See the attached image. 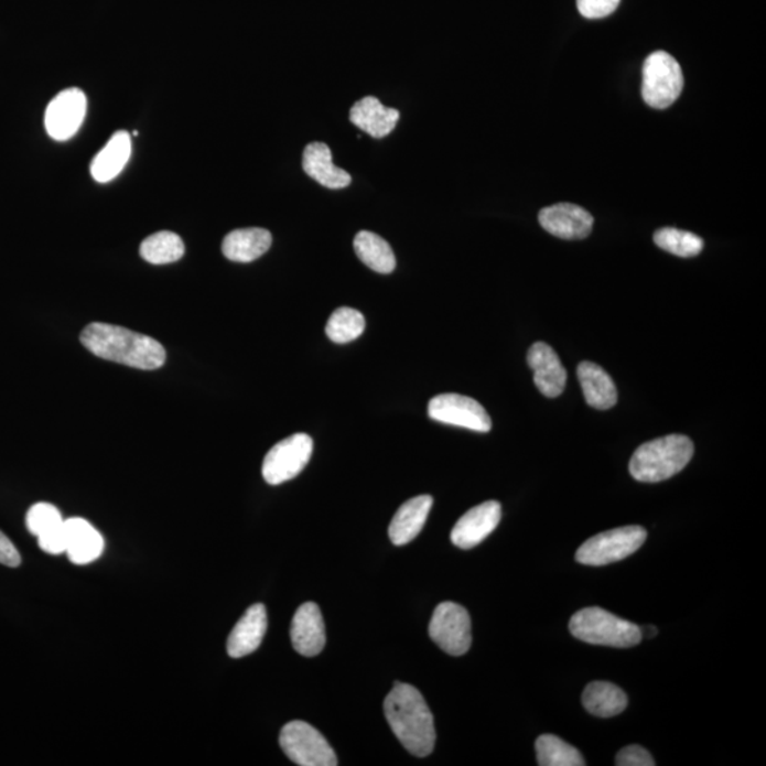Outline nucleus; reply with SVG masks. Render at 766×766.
I'll list each match as a JSON object with an SVG mask.
<instances>
[{"mask_svg":"<svg viewBox=\"0 0 766 766\" xmlns=\"http://www.w3.org/2000/svg\"><path fill=\"white\" fill-rule=\"evenodd\" d=\"M84 348L98 358L127 367L160 369L166 360L164 345L147 335L133 333L118 325L93 323L82 331Z\"/></svg>","mask_w":766,"mask_h":766,"instance_id":"1","label":"nucleus"},{"mask_svg":"<svg viewBox=\"0 0 766 766\" xmlns=\"http://www.w3.org/2000/svg\"><path fill=\"white\" fill-rule=\"evenodd\" d=\"M384 709L390 729L410 754L423 758L433 753L436 743L433 715L418 689L397 681L385 699Z\"/></svg>","mask_w":766,"mask_h":766,"instance_id":"2","label":"nucleus"},{"mask_svg":"<svg viewBox=\"0 0 766 766\" xmlns=\"http://www.w3.org/2000/svg\"><path fill=\"white\" fill-rule=\"evenodd\" d=\"M694 444L683 434L651 440L641 444L632 456V477L641 483H659L676 476L690 463Z\"/></svg>","mask_w":766,"mask_h":766,"instance_id":"3","label":"nucleus"},{"mask_svg":"<svg viewBox=\"0 0 766 766\" xmlns=\"http://www.w3.org/2000/svg\"><path fill=\"white\" fill-rule=\"evenodd\" d=\"M570 630L585 644L621 649L639 645L644 639L639 626L621 619L602 607H586L576 612L570 622Z\"/></svg>","mask_w":766,"mask_h":766,"instance_id":"4","label":"nucleus"},{"mask_svg":"<svg viewBox=\"0 0 766 766\" xmlns=\"http://www.w3.org/2000/svg\"><path fill=\"white\" fill-rule=\"evenodd\" d=\"M684 87L683 71L671 54L651 53L644 64L641 96L647 106L665 110L680 97Z\"/></svg>","mask_w":766,"mask_h":766,"instance_id":"5","label":"nucleus"},{"mask_svg":"<svg viewBox=\"0 0 766 766\" xmlns=\"http://www.w3.org/2000/svg\"><path fill=\"white\" fill-rule=\"evenodd\" d=\"M647 532L644 527L629 526L597 533L576 551V561L582 565L605 567L625 560L644 546Z\"/></svg>","mask_w":766,"mask_h":766,"instance_id":"6","label":"nucleus"},{"mask_svg":"<svg viewBox=\"0 0 766 766\" xmlns=\"http://www.w3.org/2000/svg\"><path fill=\"white\" fill-rule=\"evenodd\" d=\"M280 745L294 764L301 766H335L337 755L314 726L304 721H291L280 733Z\"/></svg>","mask_w":766,"mask_h":766,"instance_id":"7","label":"nucleus"},{"mask_svg":"<svg viewBox=\"0 0 766 766\" xmlns=\"http://www.w3.org/2000/svg\"><path fill=\"white\" fill-rule=\"evenodd\" d=\"M429 636L447 655H466L472 646L471 615L457 603H440L430 621Z\"/></svg>","mask_w":766,"mask_h":766,"instance_id":"8","label":"nucleus"},{"mask_svg":"<svg viewBox=\"0 0 766 766\" xmlns=\"http://www.w3.org/2000/svg\"><path fill=\"white\" fill-rule=\"evenodd\" d=\"M313 449V439L305 433H296L281 440L266 454L261 468L266 483L279 486L293 481L309 464Z\"/></svg>","mask_w":766,"mask_h":766,"instance_id":"9","label":"nucleus"},{"mask_svg":"<svg viewBox=\"0 0 766 766\" xmlns=\"http://www.w3.org/2000/svg\"><path fill=\"white\" fill-rule=\"evenodd\" d=\"M429 418L439 423L487 433L492 419L477 400L458 393H442L429 402Z\"/></svg>","mask_w":766,"mask_h":766,"instance_id":"10","label":"nucleus"},{"mask_svg":"<svg viewBox=\"0 0 766 766\" xmlns=\"http://www.w3.org/2000/svg\"><path fill=\"white\" fill-rule=\"evenodd\" d=\"M87 114V97L80 88H67L48 104L44 126L56 141H68L76 136Z\"/></svg>","mask_w":766,"mask_h":766,"instance_id":"11","label":"nucleus"},{"mask_svg":"<svg viewBox=\"0 0 766 766\" xmlns=\"http://www.w3.org/2000/svg\"><path fill=\"white\" fill-rule=\"evenodd\" d=\"M501 520V506L497 501H486L468 510L454 526L452 542L462 550H471L486 540Z\"/></svg>","mask_w":766,"mask_h":766,"instance_id":"12","label":"nucleus"},{"mask_svg":"<svg viewBox=\"0 0 766 766\" xmlns=\"http://www.w3.org/2000/svg\"><path fill=\"white\" fill-rule=\"evenodd\" d=\"M540 225L552 236L565 240H581L591 235L593 217L583 207L558 204L546 207L538 215Z\"/></svg>","mask_w":766,"mask_h":766,"instance_id":"13","label":"nucleus"},{"mask_svg":"<svg viewBox=\"0 0 766 766\" xmlns=\"http://www.w3.org/2000/svg\"><path fill=\"white\" fill-rule=\"evenodd\" d=\"M290 635L296 654L314 657L323 651L327 636L319 605L306 602L299 607L291 622Z\"/></svg>","mask_w":766,"mask_h":766,"instance_id":"14","label":"nucleus"},{"mask_svg":"<svg viewBox=\"0 0 766 766\" xmlns=\"http://www.w3.org/2000/svg\"><path fill=\"white\" fill-rule=\"evenodd\" d=\"M527 360L533 370V384L543 397H560L565 389L567 370L555 350L546 343H536L528 350Z\"/></svg>","mask_w":766,"mask_h":766,"instance_id":"15","label":"nucleus"},{"mask_svg":"<svg viewBox=\"0 0 766 766\" xmlns=\"http://www.w3.org/2000/svg\"><path fill=\"white\" fill-rule=\"evenodd\" d=\"M267 632V612L265 605L257 603L246 611L237 622L227 639V654L234 659L249 656L259 649Z\"/></svg>","mask_w":766,"mask_h":766,"instance_id":"16","label":"nucleus"},{"mask_svg":"<svg viewBox=\"0 0 766 766\" xmlns=\"http://www.w3.org/2000/svg\"><path fill=\"white\" fill-rule=\"evenodd\" d=\"M64 532L67 538L68 560L76 565H87L101 557L104 540L100 532L84 518L64 520Z\"/></svg>","mask_w":766,"mask_h":766,"instance_id":"17","label":"nucleus"},{"mask_svg":"<svg viewBox=\"0 0 766 766\" xmlns=\"http://www.w3.org/2000/svg\"><path fill=\"white\" fill-rule=\"evenodd\" d=\"M305 174L328 190H343L353 182L347 171L341 170L333 162V152L327 143L311 142L303 153Z\"/></svg>","mask_w":766,"mask_h":766,"instance_id":"18","label":"nucleus"},{"mask_svg":"<svg viewBox=\"0 0 766 766\" xmlns=\"http://www.w3.org/2000/svg\"><path fill=\"white\" fill-rule=\"evenodd\" d=\"M400 114L395 108L385 107L377 97H365L350 108L349 120L360 131L374 138H384L395 130Z\"/></svg>","mask_w":766,"mask_h":766,"instance_id":"19","label":"nucleus"},{"mask_svg":"<svg viewBox=\"0 0 766 766\" xmlns=\"http://www.w3.org/2000/svg\"><path fill=\"white\" fill-rule=\"evenodd\" d=\"M433 498L418 496L410 498L399 508L389 526V538L395 546H407L413 541L427 524Z\"/></svg>","mask_w":766,"mask_h":766,"instance_id":"20","label":"nucleus"},{"mask_svg":"<svg viewBox=\"0 0 766 766\" xmlns=\"http://www.w3.org/2000/svg\"><path fill=\"white\" fill-rule=\"evenodd\" d=\"M132 152L131 136L127 131H117L103 148L100 152L94 157L90 171L94 180L100 184H107L116 180L121 174L123 168L130 161Z\"/></svg>","mask_w":766,"mask_h":766,"instance_id":"21","label":"nucleus"},{"mask_svg":"<svg viewBox=\"0 0 766 766\" xmlns=\"http://www.w3.org/2000/svg\"><path fill=\"white\" fill-rule=\"evenodd\" d=\"M578 378H580L583 397L590 407L607 410L617 403V389L615 382L605 369L600 365L583 360L578 365Z\"/></svg>","mask_w":766,"mask_h":766,"instance_id":"22","label":"nucleus"},{"mask_svg":"<svg viewBox=\"0 0 766 766\" xmlns=\"http://www.w3.org/2000/svg\"><path fill=\"white\" fill-rule=\"evenodd\" d=\"M273 237L269 230L260 227L237 229L230 231L222 244V251L226 259L236 263H250L263 256L270 249Z\"/></svg>","mask_w":766,"mask_h":766,"instance_id":"23","label":"nucleus"},{"mask_svg":"<svg viewBox=\"0 0 766 766\" xmlns=\"http://www.w3.org/2000/svg\"><path fill=\"white\" fill-rule=\"evenodd\" d=\"M582 703L587 713L602 719L624 713L627 706V697L619 687L607 681H593L583 691Z\"/></svg>","mask_w":766,"mask_h":766,"instance_id":"24","label":"nucleus"},{"mask_svg":"<svg viewBox=\"0 0 766 766\" xmlns=\"http://www.w3.org/2000/svg\"><path fill=\"white\" fill-rule=\"evenodd\" d=\"M355 253L365 266L380 274H390L397 267L392 247L373 231L363 230L355 236Z\"/></svg>","mask_w":766,"mask_h":766,"instance_id":"25","label":"nucleus"},{"mask_svg":"<svg viewBox=\"0 0 766 766\" xmlns=\"http://www.w3.org/2000/svg\"><path fill=\"white\" fill-rule=\"evenodd\" d=\"M140 253L148 263L170 265L182 259L185 255V245L181 237L172 231H158L142 241Z\"/></svg>","mask_w":766,"mask_h":766,"instance_id":"26","label":"nucleus"},{"mask_svg":"<svg viewBox=\"0 0 766 766\" xmlns=\"http://www.w3.org/2000/svg\"><path fill=\"white\" fill-rule=\"evenodd\" d=\"M538 765L541 766H583L585 759L580 751L557 735H541L536 743Z\"/></svg>","mask_w":766,"mask_h":766,"instance_id":"27","label":"nucleus"},{"mask_svg":"<svg viewBox=\"0 0 766 766\" xmlns=\"http://www.w3.org/2000/svg\"><path fill=\"white\" fill-rule=\"evenodd\" d=\"M365 325L367 323L358 310L341 306L331 315L325 334L335 344H348L364 334Z\"/></svg>","mask_w":766,"mask_h":766,"instance_id":"28","label":"nucleus"},{"mask_svg":"<svg viewBox=\"0 0 766 766\" xmlns=\"http://www.w3.org/2000/svg\"><path fill=\"white\" fill-rule=\"evenodd\" d=\"M655 244L669 253L679 257L699 256L704 249V240L691 231L663 227L655 234Z\"/></svg>","mask_w":766,"mask_h":766,"instance_id":"29","label":"nucleus"},{"mask_svg":"<svg viewBox=\"0 0 766 766\" xmlns=\"http://www.w3.org/2000/svg\"><path fill=\"white\" fill-rule=\"evenodd\" d=\"M63 521L61 511L48 503L34 504L26 516L28 530L36 537L62 526Z\"/></svg>","mask_w":766,"mask_h":766,"instance_id":"30","label":"nucleus"},{"mask_svg":"<svg viewBox=\"0 0 766 766\" xmlns=\"http://www.w3.org/2000/svg\"><path fill=\"white\" fill-rule=\"evenodd\" d=\"M621 0H576L578 11L586 19L609 17L619 7Z\"/></svg>","mask_w":766,"mask_h":766,"instance_id":"31","label":"nucleus"},{"mask_svg":"<svg viewBox=\"0 0 766 766\" xmlns=\"http://www.w3.org/2000/svg\"><path fill=\"white\" fill-rule=\"evenodd\" d=\"M616 765L619 766H655L654 756L640 745H630L622 749L616 756Z\"/></svg>","mask_w":766,"mask_h":766,"instance_id":"32","label":"nucleus"},{"mask_svg":"<svg viewBox=\"0 0 766 766\" xmlns=\"http://www.w3.org/2000/svg\"><path fill=\"white\" fill-rule=\"evenodd\" d=\"M37 540L41 550L52 553V555H61V553L67 550V538L63 524L51 531L42 533V536L37 537Z\"/></svg>","mask_w":766,"mask_h":766,"instance_id":"33","label":"nucleus"},{"mask_svg":"<svg viewBox=\"0 0 766 766\" xmlns=\"http://www.w3.org/2000/svg\"><path fill=\"white\" fill-rule=\"evenodd\" d=\"M21 553L13 546V542L9 540L2 531H0V563L3 565L17 568L21 565Z\"/></svg>","mask_w":766,"mask_h":766,"instance_id":"34","label":"nucleus"}]
</instances>
